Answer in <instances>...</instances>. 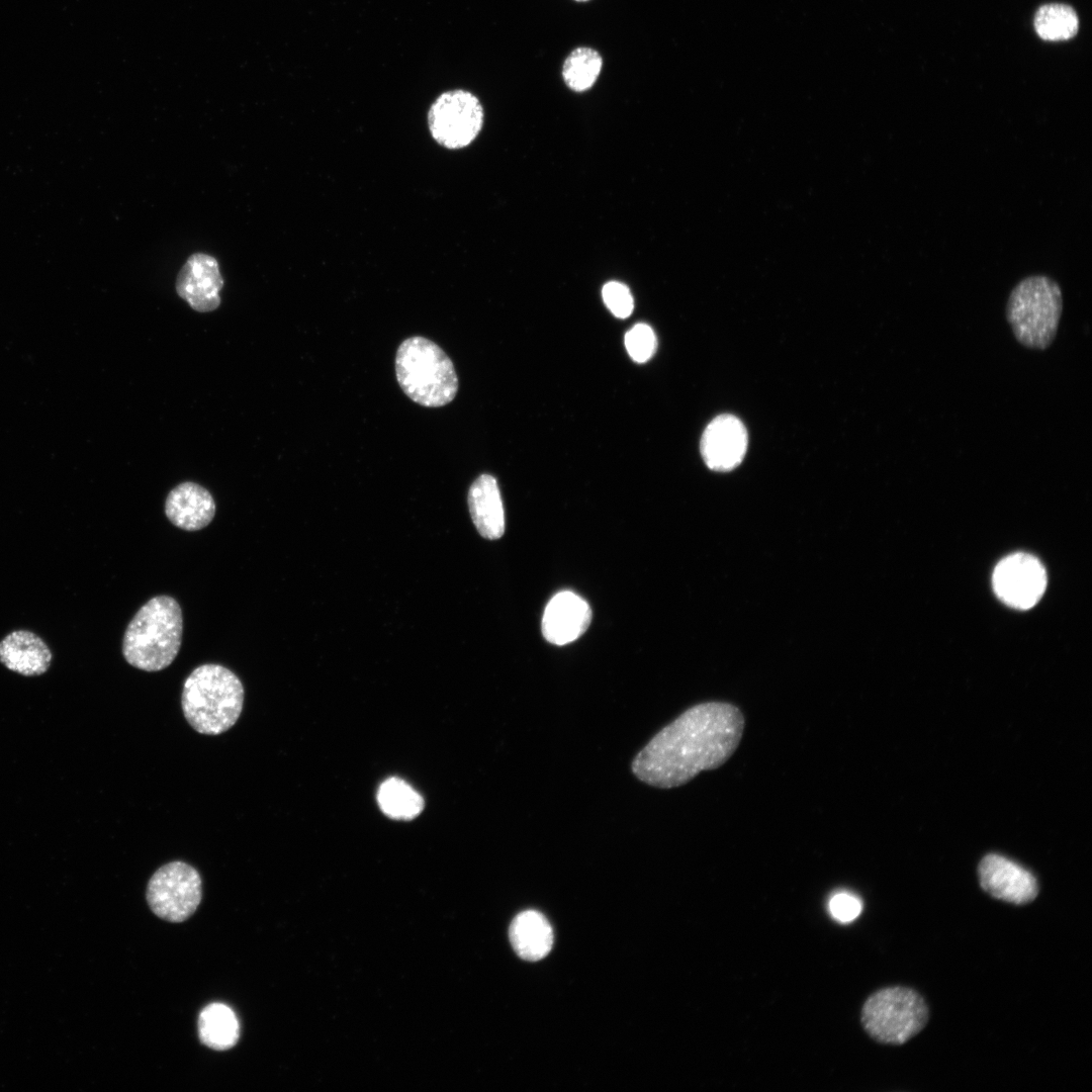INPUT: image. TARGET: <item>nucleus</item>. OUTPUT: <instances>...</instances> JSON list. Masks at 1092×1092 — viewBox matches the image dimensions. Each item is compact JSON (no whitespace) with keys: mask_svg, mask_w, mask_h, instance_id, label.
<instances>
[{"mask_svg":"<svg viewBox=\"0 0 1092 1092\" xmlns=\"http://www.w3.org/2000/svg\"><path fill=\"white\" fill-rule=\"evenodd\" d=\"M377 802L385 815L407 820L418 816L424 808L422 796L406 782L390 778L377 792Z\"/></svg>","mask_w":1092,"mask_h":1092,"instance_id":"obj_19","label":"nucleus"},{"mask_svg":"<svg viewBox=\"0 0 1092 1092\" xmlns=\"http://www.w3.org/2000/svg\"><path fill=\"white\" fill-rule=\"evenodd\" d=\"M992 583L994 592L1006 605L1027 610L1042 597L1046 587V573L1034 556L1014 553L996 565Z\"/></svg>","mask_w":1092,"mask_h":1092,"instance_id":"obj_9","label":"nucleus"},{"mask_svg":"<svg viewBox=\"0 0 1092 1092\" xmlns=\"http://www.w3.org/2000/svg\"><path fill=\"white\" fill-rule=\"evenodd\" d=\"M198 1034L204 1045L215 1051H226L238 1042L240 1024L228 1005L211 1003L199 1014Z\"/></svg>","mask_w":1092,"mask_h":1092,"instance_id":"obj_18","label":"nucleus"},{"mask_svg":"<svg viewBox=\"0 0 1092 1092\" xmlns=\"http://www.w3.org/2000/svg\"><path fill=\"white\" fill-rule=\"evenodd\" d=\"M1063 295L1059 284L1046 275H1030L1011 290L1006 320L1016 341L1033 350L1049 348L1059 329Z\"/></svg>","mask_w":1092,"mask_h":1092,"instance_id":"obj_5","label":"nucleus"},{"mask_svg":"<svg viewBox=\"0 0 1092 1092\" xmlns=\"http://www.w3.org/2000/svg\"><path fill=\"white\" fill-rule=\"evenodd\" d=\"M602 295L605 304L611 312L620 318L628 317L634 308V300L628 286L621 282L611 281L604 285Z\"/></svg>","mask_w":1092,"mask_h":1092,"instance_id":"obj_23","label":"nucleus"},{"mask_svg":"<svg viewBox=\"0 0 1092 1092\" xmlns=\"http://www.w3.org/2000/svg\"><path fill=\"white\" fill-rule=\"evenodd\" d=\"M468 507L479 534L495 540L505 532V513L496 479L490 474L479 475L468 490Z\"/></svg>","mask_w":1092,"mask_h":1092,"instance_id":"obj_16","label":"nucleus"},{"mask_svg":"<svg viewBox=\"0 0 1092 1092\" xmlns=\"http://www.w3.org/2000/svg\"><path fill=\"white\" fill-rule=\"evenodd\" d=\"M625 347L629 356L637 363L648 361L656 350V337L646 324H637L625 335Z\"/></svg>","mask_w":1092,"mask_h":1092,"instance_id":"obj_22","label":"nucleus"},{"mask_svg":"<svg viewBox=\"0 0 1092 1092\" xmlns=\"http://www.w3.org/2000/svg\"><path fill=\"white\" fill-rule=\"evenodd\" d=\"M747 441L741 421L732 415H721L706 427L700 444L701 454L710 469L729 471L741 463Z\"/></svg>","mask_w":1092,"mask_h":1092,"instance_id":"obj_12","label":"nucleus"},{"mask_svg":"<svg viewBox=\"0 0 1092 1092\" xmlns=\"http://www.w3.org/2000/svg\"><path fill=\"white\" fill-rule=\"evenodd\" d=\"M982 889L993 898L1025 905L1032 902L1038 894V885L1034 876L1006 858L990 853L982 858L978 867Z\"/></svg>","mask_w":1092,"mask_h":1092,"instance_id":"obj_10","label":"nucleus"},{"mask_svg":"<svg viewBox=\"0 0 1092 1092\" xmlns=\"http://www.w3.org/2000/svg\"><path fill=\"white\" fill-rule=\"evenodd\" d=\"M202 896L201 878L190 864L175 860L162 866L147 886V901L158 917L182 922L197 909Z\"/></svg>","mask_w":1092,"mask_h":1092,"instance_id":"obj_7","label":"nucleus"},{"mask_svg":"<svg viewBox=\"0 0 1092 1092\" xmlns=\"http://www.w3.org/2000/svg\"><path fill=\"white\" fill-rule=\"evenodd\" d=\"M592 621L589 605L578 595L563 590L547 604L542 618L544 638L555 645H565L580 637Z\"/></svg>","mask_w":1092,"mask_h":1092,"instance_id":"obj_13","label":"nucleus"},{"mask_svg":"<svg viewBox=\"0 0 1092 1092\" xmlns=\"http://www.w3.org/2000/svg\"><path fill=\"white\" fill-rule=\"evenodd\" d=\"M222 286L217 261L203 253L191 255L176 280L178 295L199 312H209L219 306Z\"/></svg>","mask_w":1092,"mask_h":1092,"instance_id":"obj_11","label":"nucleus"},{"mask_svg":"<svg viewBox=\"0 0 1092 1092\" xmlns=\"http://www.w3.org/2000/svg\"><path fill=\"white\" fill-rule=\"evenodd\" d=\"M482 124L483 108L479 99L463 89L443 92L428 112L431 135L440 146L450 150L469 146Z\"/></svg>","mask_w":1092,"mask_h":1092,"instance_id":"obj_8","label":"nucleus"},{"mask_svg":"<svg viewBox=\"0 0 1092 1092\" xmlns=\"http://www.w3.org/2000/svg\"><path fill=\"white\" fill-rule=\"evenodd\" d=\"M395 374L404 394L423 406L446 405L458 391L453 362L440 346L425 337L414 336L400 343Z\"/></svg>","mask_w":1092,"mask_h":1092,"instance_id":"obj_4","label":"nucleus"},{"mask_svg":"<svg viewBox=\"0 0 1092 1092\" xmlns=\"http://www.w3.org/2000/svg\"><path fill=\"white\" fill-rule=\"evenodd\" d=\"M741 711L728 703L693 706L657 732L631 763L634 776L659 789H672L703 770L724 764L744 730Z\"/></svg>","mask_w":1092,"mask_h":1092,"instance_id":"obj_1","label":"nucleus"},{"mask_svg":"<svg viewBox=\"0 0 1092 1092\" xmlns=\"http://www.w3.org/2000/svg\"><path fill=\"white\" fill-rule=\"evenodd\" d=\"M183 634L178 602L166 595L150 599L134 614L122 639V654L131 666L159 671L176 658Z\"/></svg>","mask_w":1092,"mask_h":1092,"instance_id":"obj_2","label":"nucleus"},{"mask_svg":"<svg viewBox=\"0 0 1092 1092\" xmlns=\"http://www.w3.org/2000/svg\"><path fill=\"white\" fill-rule=\"evenodd\" d=\"M216 506L211 493L202 485L184 481L170 490L165 500V515L177 528L198 531L210 524Z\"/></svg>","mask_w":1092,"mask_h":1092,"instance_id":"obj_14","label":"nucleus"},{"mask_svg":"<svg viewBox=\"0 0 1092 1092\" xmlns=\"http://www.w3.org/2000/svg\"><path fill=\"white\" fill-rule=\"evenodd\" d=\"M574 1H576V2H586V1H589V0H574Z\"/></svg>","mask_w":1092,"mask_h":1092,"instance_id":"obj_25","label":"nucleus"},{"mask_svg":"<svg viewBox=\"0 0 1092 1092\" xmlns=\"http://www.w3.org/2000/svg\"><path fill=\"white\" fill-rule=\"evenodd\" d=\"M862 903L856 896L840 892L829 901V910L834 919L847 923L854 920L861 912Z\"/></svg>","mask_w":1092,"mask_h":1092,"instance_id":"obj_24","label":"nucleus"},{"mask_svg":"<svg viewBox=\"0 0 1092 1092\" xmlns=\"http://www.w3.org/2000/svg\"><path fill=\"white\" fill-rule=\"evenodd\" d=\"M510 940L523 960L535 962L546 957L553 944V931L546 917L538 911L519 913L510 926Z\"/></svg>","mask_w":1092,"mask_h":1092,"instance_id":"obj_17","label":"nucleus"},{"mask_svg":"<svg viewBox=\"0 0 1092 1092\" xmlns=\"http://www.w3.org/2000/svg\"><path fill=\"white\" fill-rule=\"evenodd\" d=\"M861 1024L875 1040L902 1044L919 1033L928 1021L924 999L906 987H888L872 994L861 1008Z\"/></svg>","mask_w":1092,"mask_h":1092,"instance_id":"obj_6","label":"nucleus"},{"mask_svg":"<svg viewBox=\"0 0 1092 1092\" xmlns=\"http://www.w3.org/2000/svg\"><path fill=\"white\" fill-rule=\"evenodd\" d=\"M0 662L8 669L25 676L44 673L52 662V652L36 634L17 630L0 642Z\"/></svg>","mask_w":1092,"mask_h":1092,"instance_id":"obj_15","label":"nucleus"},{"mask_svg":"<svg viewBox=\"0 0 1092 1092\" xmlns=\"http://www.w3.org/2000/svg\"><path fill=\"white\" fill-rule=\"evenodd\" d=\"M603 67L601 54L593 48L578 47L572 50L562 65L564 83L575 92L593 87Z\"/></svg>","mask_w":1092,"mask_h":1092,"instance_id":"obj_21","label":"nucleus"},{"mask_svg":"<svg viewBox=\"0 0 1092 1092\" xmlns=\"http://www.w3.org/2000/svg\"><path fill=\"white\" fill-rule=\"evenodd\" d=\"M244 703V687L231 669L216 663L194 668L183 684L181 706L197 732L218 735L232 728Z\"/></svg>","mask_w":1092,"mask_h":1092,"instance_id":"obj_3","label":"nucleus"},{"mask_svg":"<svg viewBox=\"0 0 1092 1092\" xmlns=\"http://www.w3.org/2000/svg\"><path fill=\"white\" fill-rule=\"evenodd\" d=\"M1033 26L1043 40L1059 41L1073 38L1079 29V18L1073 7L1063 3L1041 5L1034 14Z\"/></svg>","mask_w":1092,"mask_h":1092,"instance_id":"obj_20","label":"nucleus"}]
</instances>
